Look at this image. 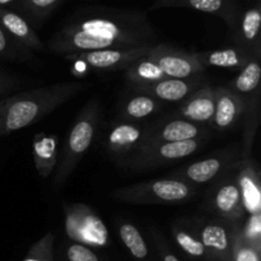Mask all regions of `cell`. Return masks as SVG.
I'll use <instances>...</instances> for the list:
<instances>
[{
    "label": "cell",
    "mask_w": 261,
    "mask_h": 261,
    "mask_svg": "<svg viewBox=\"0 0 261 261\" xmlns=\"http://www.w3.org/2000/svg\"><path fill=\"white\" fill-rule=\"evenodd\" d=\"M154 28L144 13L112 8H88L71 17L53 36L48 47L68 56L106 48L154 45Z\"/></svg>",
    "instance_id": "6da1fadb"
},
{
    "label": "cell",
    "mask_w": 261,
    "mask_h": 261,
    "mask_svg": "<svg viewBox=\"0 0 261 261\" xmlns=\"http://www.w3.org/2000/svg\"><path fill=\"white\" fill-rule=\"evenodd\" d=\"M89 87V84L73 82L24 92L3 99L2 135L27 127L40 121L69 98Z\"/></svg>",
    "instance_id": "7a4b0ae2"
},
{
    "label": "cell",
    "mask_w": 261,
    "mask_h": 261,
    "mask_svg": "<svg viewBox=\"0 0 261 261\" xmlns=\"http://www.w3.org/2000/svg\"><path fill=\"white\" fill-rule=\"evenodd\" d=\"M99 116H101L99 103L96 99H92L82 110L81 115L69 133L60 165L56 170V176L54 180L55 190L60 189L66 182L69 176L75 170L81 158L91 147L99 124Z\"/></svg>",
    "instance_id": "3957f363"
},
{
    "label": "cell",
    "mask_w": 261,
    "mask_h": 261,
    "mask_svg": "<svg viewBox=\"0 0 261 261\" xmlns=\"http://www.w3.org/2000/svg\"><path fill=\"white\" fill-rule=\"evenodd\" d=\"M195 190L177 178L145 181L125 186L114 193L117 200L130 204H175L193 198Z\"/></svg>",
    "instance_id": "277c9868"
},
{
    "label": "cell",
    "mask_w": 261,
    "mask_h": 261,
    "mask_svg": "<svg viewBox=\"0 0 261 261\" xmlns=\"http://www.w3.org/2000/svg\"><path fill=\"white\" fill-rule=\"evenodd\" d=\"M66 233L76 244L103 247L109 244V231L98 214L84 204L64 205Z\"/></svg>",
    "instance_id": "5b68a950"
},
{
    "label": "cell",
    "mask_w": 261,
    "mask_h": 261,
    "mask_svg": "<svg viewBox=\"0 0 261 261\" xmlns=\"http://www.w3.org/2000/svg\"><path fill=\"white\" fill-rule=\"evenodd\" d=\"M204 144L203 138L184 142L161 143V144L140 147L127 163L135 168H152L176 162L194 154Z\"/></svg>",
    "instance_id": "8992f818"
},
{
    "label": "cell",
    "mask_w": 261,
    "mask_h": 261,
    "mask_svg": "<svg viewBox=\"0 0 261 261\" xmlns=\"http://www.w3.org/2000/svg\"><path fill=\"white\" fill-rule=\"evenodd\" d=\"M145 58L155 64L167 78L188 79L205 70L199 63L196 53H186L166 43L153 46Z\"/></svg>",
    "instance_id": "52a82bcc"
},
{
    "label": "cell",
    "mask_w": 261,
    "mask_h": 261,
    "mask_svg": "<svg viewBox=\"0 0 261 261\" xmlns=\"http://www.w3.org/2000/svg\"><path fill=\"white\" fill-rule=\"evenodd\" d=\"M154 45L139 46L129 48H106V50L88 51V53L73 54L65 56L69 60L83 63L97 70L114 71L120 69H127L142 58L147 56Z\"/></svg>",
    "instance_id": "ba28073f"
},
{
    "label": "cell",
    "mask_w": 261,
    "mask_h": 261,
    "mask_svg": "<svg viewBox=\"0 0 261 261\" xmlns=\"http://www.w3.org/2000/svg\"><path fill=\"white\" fill-rule=\"evenodd\" d=\"M148 130L134 122H119L106 134L105 144L111 154L120 158L133 155L144 143Z\"/></svg>",
    "instance_id": "9c48e42d"
},
{
    "label": "cell",
    "mask_w": 261,
    "mask_h": 261,
    "mask_svg": "<svg viewBox=\"0 0 261 261\" xmlns=\"http://www.w3.org/2000/svg\"><path fill=\"white\" fill-rule=\"evenodd\" d=\"M212 206L223 219L231 223H240L245 216V208L236 176L227 177L216 186L212 193Z\"/></svg>",
    "instance_id": "30bf717a"
},
{
    "label": "cell",
    "mask_w": 261,
    "mask_h": 261,
    "mask_svg": "<svg viewBox=\"0 0 261 261\" xmlns=\"http://www.w3.org/2000/svg\"><path fill=\"white\" fill-rule=\"evenodd\" d=\"M216 109L212 124L218 132H227L239 122L246 110V102L229 88H214Z\"/></svg>",
    "instance_id": "8fae6325"
},
{
    "label": "cell",
    "mask_w": 261,
    "mask_h": 261,
    "mask_svg": "<svg viewBox=\"0 0 261 261\" xmlns=\"http://www.w3.org/2000/svg\"><path fill=\"white\" fill-rule=\"evenodd\" d=\"M204 130H205L204 127H201L199 124H195V122L188 121L185 119H173L148 130L147 138H145L142 147L161 144V143L199 139L205 133Z\"/></svg>",
    "instance_id": "7c38bea8"
},
{
    "label": "cell",
    "mask_w": 261,
    "mask_h": 261,
    "mask_svg": "<svg viewBox=\"0 0 261 261\" xmlns=\"http://www.w3.org/2000/svg\"><path fill=\"white\" fill-rule=\"evenodd\" d=\"M234 152H226L222 154L212 155L204 160L188 165L182 170L173 173L171 178H177L181 181H191L195 184H205L213 180L222 171L227 168L233 161Z\"/></svg>",
    "instance_id": "4fadbf2b"
},
{
    "label": "cell",
    "mask_w": 261,
    "mask_h": 261,
    "mask_svg": "<svg viewBox=\"0 0 261 261\" xmlns=\"http://www.w3.org/2000/svg\"><path fill=\"white\" fill-rule=\"evenodd\" d=\"M200 242L205 247L208 261H233L232 259L231 231L221 222H208L201 227Z\"/></svg>",
    "instance_id": "5bb4252c"
},
{
    "label": "cell",
    "mask_w": 261,
    "mask_h": 261,
    "mask_svg": "<svg viewBox=\"0 0 261 261\" xmlns=\"http://www.w3.org/2000/svg\"><path fill=\"white\" fill-rule=\"evenodd\" d=\"M237 185L241 193L245 213L249 216L260 214L261 212V186L260 175L251 160L245 158L241 168L236 175Z\"/></svg>",
    "instance_id": "9a60e30c"
},
{
    "label": "cell",
    "mask_w": 261,
    "mask_h": 261,
    "mask_svg": "<svg viewBox=\"0 0 261 261\" xmlns=\"http://www.w3.org/2000/svg\"><path fill=\"white\" fill-rule=\"evenodd\" d=\"M163 7L189 8L198 12L218 15L232 27L237 22L236 0H155L152 9Z\"/></svg>",
    "instance_id": "2e32d148"
},
{
    "label": "cell",
    "mask_w": 261,
    "mask_h": 261,
    "mask_svg": "<svg viewBox=\"0 0 261 261\" xmlns=\"http://www.w3.org/2000/svg\"><path fill=\"white\" fill-rule=\"evenodd\" d=\"M200 82L195 76L188 79L167 78L150 86L138 87V89L143 94H148L160 101L178 102L184 101L186 97L200 88Z\"/></svg>",
    "instance_id": "e0dca14e"
},
{
    "label": "cell",
    "mask_w": 261,
    "mask_h": 261,
    "mask_svg": "<svg viewBox=\"0 0 261 261\" xmlns=\"http://www.w3.org/2000/svg\"><path fill=\"white\" fill-rule=\"evenodd\" d=\"M216 109L214 88L209 86L200 87L188 97L180 109V115L185 120L195 124L212 122Z\"/></svg>",
    "instance_id": "ac0fdd59"
},
{
    "label": "cell",
    "mask_w": 261,
    "mask_h": 261,
    "mask_svg": "<svg viewBox=\"0 0 261 261\" xmlns=\"http://www.w3.org/2000/svg\"><path fill=\"white\" fill-rule=\"evenodd\" d=\"M0 25L3 30L15 41L24 47L32 50H42L43 43L41 42L37 33L32 30L30 23L19 15L7 8H0Z\"/></svg>",
    "instance_id": "d6986e66"
},
{
    "label": "cell",
    "mask_w": 261,
    "mask_h": 261,
    "mask_svg": "<svg viewBox=\"0 0 261 261\" xmlns=\"http://www.w3.org/2000/svg\"><path fill=\"white\" fill-rule=\"evenodd\" d=\"M199 63L203 68L216 66V68L226 69H242L251 59L246 51L236 47L222 48V50H213L208 53H196Z\"/></svg>",
    "instance_id": "ffe728a7"
},
{
    "label": "cell",
    "mask_w": 261,
    "mask_h": 261,
    "mask_svg": "<svg viewBox=\"0 0 261 261\" xmlns=\"http://www.w3.org/2000/svg\"><path fill=\"white\" fill-rule=\"evenodd\" d=\"M58 139L54 135L38 134L33 140V158L37 172L47 177L58 165Z\"/></svg>",
    "instance_id": "44dd1931"
},
{
    "label": "cell",
    "mask_w": 261,
    "mask_h": 261,
    "mask_svg": "<svg viewBox=\"0 0 261 261\" xmlns=\"http://www.w3.org/2000/svg\"><path fill=\"white\" fill-rule=\"evenodd\" d=\"M125 70H126L125 76H126L127 81L137 87L150 86V84H154L157 82L163 81V79H167V76L157 68V65L148 60L145 56Z\"/></svg>",
    "instance_id": "7402d4cb"
},
{
    "label": "cell",
    "mask_w": 261,
    "mask_h": 261,
    "mask_svg": "<svg viewBox=\"0 0 261 261\" xmlns=\"http://www.w3.org/2000/svg\"><path fill=\"white\" fill-rule=\"evenodd\" d=\"M119 234L122 244L137 260L143 261L148 257V246L139 229L132 223H120Z\"/></svg>",
    "instance_id": "603a6c76"
},
{
    "label": "cell",
    "mask_w": 261,
    "mask_h": 261,
    "mask_svg": "<svg viewBox=\"0 0 261 261\" xmlns=\"http://www.w3.org/2000/svg\"><path fill=\"white\" fill-rule=\"evenodd\" d=\"M231 246L233 261H260V251L245 239L240 223H232Z\"/></svg>",
    "instance_id": "cb8c5ba5"
},
{
    "label": "cell",
    "mask_w": 261,
    "mask_h": 261,
    "mask_svg": "<svg viewBox=\"0 0 261 261\" xmlns=\"http://www.w3.org/2000/svg\"><path fill=\"white\" fill-rule=\"evenodd\" d=\"M260 25L261 10L260 5L256 4L245 10L240 19V35L246 45L259 46Z\"/></svg>",
    "instance_id": "d4e9b609"
},
{
    "label": "cell",
    "mask_w": 261,
    "mask_h": 261,
    "mask_svg": "<svg viewBox=\"0 0 261 261\" xmlns=\"http://www.w3.org/2000/svg\"><path fill=\"white\" fill-rule=\"evenodd\" d=\"M261 78V68L257 60H250L244 68L241 73L237 75L232 83V91L237 94L251 93L259 87Z\"/></svg>",
    "instance_id": "484cf974"
},
{
    "label": "cell",
    "mask_w": 261,
    "mask_h": 261,
    "mask_svg": "<svg viewBox=\"0 0 261 261\" xmlns=\"http://www.w3.org/2000/svg\"><path fill=\"white\" fill-rule=\"evenodd\" d=\"M158 107H160L158 99L153 98L148 94H139L126 102L124 114L133 120H140L154 114Z\"/></svg>",
    "instance_id": "4316f807"
},
{
    "label": "cell",
    "mask_w": 261,
    "mask_h": 261,
    "mask_svg": "<svg viewBox=\"0 0 261 261\" xmlns=\"http://www.w3.org/2000/svg\"><path fill=\"white\" fill-rule=\"evenodd\" d=\"M63 0H18L19 8L33 20L45 19Z\"/></svg>",
    "instance_id": "83f0119b"
},
{
    "label": "cell",
    "mask_w": 261,
    "mask_h": 261,
    "mask_svg": "<svg viewBox=\"0 0 261 261\" xmlns=\"http://www.w3.org/2000/svg\"><path fill=\"white\" fill-rule=\"evenodd\" d=\"M173 236H175L176 242L178 246L184 250L188 255L193 257H198V259H205L208 260V254L205 251V247L200 242V240L196 237L191 236L184 229L178 228V227H173Z\"/></svg>",
    "instance_id": "f1b7e54d"
},
{
    "label": "cell",
    "mask_w": 261,
    "mask_h": 261,
    "mask_svg": "<svg viewBox=\"0 0 261 261\" xmlns=\"http://www.w3.org/2000/svg\"><path fill=\"white\" fill-rule=\"evenodd\" d=\"M23 261H54V234L48 232L36 242Z\"/></svg>",
    "instance_id": "f546056e"
},
{
    "label": "cell",
    "mask_w": 261,
    "mask_h": 261,
    "mask_svg": "<svg viewBox=\"0 0 261 261\" xmlns=\"http://www.w3.org/2000/svg\"><path fill=\"white\" fill-rule=\"evenodd\" d=\"M241 228L245 239L249 242H251L256 249L261 250V214L250 216L246 224H245V226H241Z\"/></svg>",
    "instance_id": "4dcf8cb0"
},
{
    "label": "cell",
    "mask_w": 261,
    "mask_h": 261,
    "mask_svg": "<svg viewBox=\"0 0 261 261\" xmlns=\"http://www.w3.org/2000/svg\"><path fill=\"white\" fill-rule=\"evenodd\" d=\"M66 257L69 261H99L98 256L94 254L89 246L82 244H71L66 249Z\"/></svg>",
    "instance_id": "1f68e13d"
},
{
    "label": "cell",
    "mask_w": 261,
    "mask_h": 261,
    "mask_svg": "<svg viewBox=\"0 0 261 261\" xmlns=\"http://www.w3.org/2000/svg\"><path fill=\"white\" fill-rule=\"evenodd\" d=\"M13 38L0 25V55H9L12 51Z\"/></svg>",
    "instance_id": "d6a6232c"
},
{
    "label": "cell",
    "mask_w": 261,
    "mask_h": 261,
    "mask_svg": "<svg viewBox=\"0 0 261 261\" xmlns=\"http://www.w3.org/2000/svg\"><path fill=\"white\" fill-rule=\"evenodd\" d=\"M161 254H162V261H180L168 250H161Z\"/></svg>",
    "instance_id": "836d02e7"
},
{
    "label": "cell",
    "mask_w": 261,
    "mask_h": 261,
    "mask_svg": "<svg viewBox=\"0 0 261 261\" xmlns=\"http://www.w3.org/2000/svg\"><path fill=\"white\" fill-rule=\"evenodd\" d=\"M8 79H5L4 76H0V93H2V92H4V89L7 88V86H8Z\"/></svg>",
    "instance_id": "e575fe53"
},
{
    "label": "cell",
    "mask_w": 261,
    "mask_h": 261,
    "mask_svg": "<svg viewBox=\"0 0 261 261\" xmlns=\"http://www.w3.org/2000/svg\"><path fill=\"white\" fill-rule=\"evenodd\" d=\"M14 2H18V0H0V8H5L7 5L12 4Z\"/></svg>",
    "instance_id": "d590c367"
},
{
    "label": "cell",
    "mask_w": 261,
    "mask_h": 261,
    "mask_svg": "<svg viewBox=\"0 0 261 261\" xmlns=\"http://www.w3.org/2000/svg\"><path fill=\"white\" fill-rule=\"evenodd\" d=\"M2 109H3V99L0 101V135H2Z\"/></svg>",
    "instance_id": "8d00e7d4"
}]
</instances>
